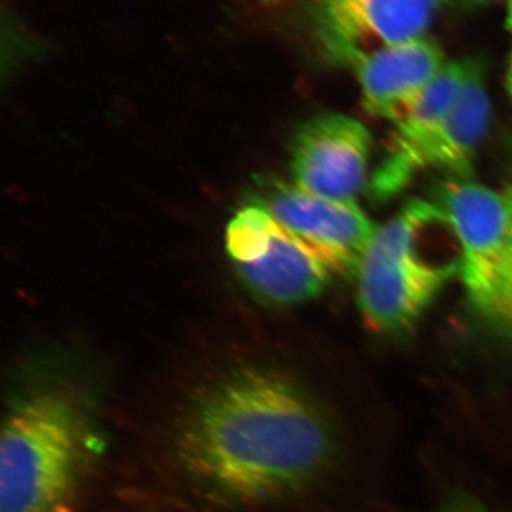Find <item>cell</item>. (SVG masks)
<instances>
[{
    "mask_svg": "<svg viewBox=\"0 0 512 512\" xmlns=\"http://www.w3.org/2000/svg\"><path fill=\"white\" fill-rule=\"evenodd\" d=\"M443 512H501L493 510V508L487 507V505L478 503L476 500L471 498L463 497L457 498V500L451 501L450 504L446 505Z\"/></svg>",
    "mask_w": 512,
    "mask_h": 512,
    "instance_id": "12",
    "label": "cell"
},
{
    "mask_svg": "<svg viewBox=\"0 0 512 512\" xmlns=\"http://www.w3.org/2000/svg\"><path fill=\"white\" fill-rule=\"evenodd\" d=\"M174 450L195 484L238 504L305 490L330 466L332 429L318 403L285 376L242 367L192 397Z\"/></svg>",
    "mask_w": 512,
    "mask_h": 512,
    "instance_id": "1",
    "label": "cell"
},
{
    "mask_svg": "<svg viewBox=\"0 0 512 512\" xmlns=\"http://www.w3.org/2000/svg\"><path fill=\"white\" fill-rule=\"evenodd\" d=\"M447 0H319V32L330 56L353 57L423 37Z\"/></svg>",
    "mask_w": 512,
    "mask_h": 512,
    "instance_id": "9",
    "label": "cell"
},
{
    "mask_svg": "<svg viewBox=\"0 0 512 512\" xmlns=\"http://www.w3.org/2000/svg\"><path fill=\"white\" fill-rule=\"evenodd\" d=\"M436 202L460 252V274L474 306L490 316L500 298L511 252L510 211L504 192L466 180L440 185Z\"/></svg>",
    "mask_w": 512,
    "mask_h": 512,
    "instance_id": "5",
    "label": "cell"
},
{
    "mask_svg": "<svg viewBox=\"0 0 512 512\" xmlns=\"http://www.w3.org/2000/svg\"><path fill=\"white\" fill-rule=\"evenodd\" d=\"M468 2H470V3H476V5H477V3L487 2V0H468Z\"/></svg>",
    "mask_w": 512,
    "mask_h": 512,
    "instance_id": "15",
    "label": "cell"
},
{
    "mask_svg": "<svg viewBox=\"0 0 512 512\" xmlns=\"http://www.w3.org/2000/svg\"><path fill=\"white\" fill-rule=\"evenodd\" d=\"M419 212L404 210L376 228L357 271V305L369 329L412 328L434 296L460 272V262H433L421 254L429 229Z\"/></svg>",
    "mask_w": 512,
    "mask_h": 512,
    "instance_id": "3",
    "label": "cell"
},
{
    "mask_svg": "<svg viewBox=\"0 0 512 512\" xmlns=\"http://www.w3.org/2000/svg\"><path fill=\"white\" fill-rule=\"evenodd\" d=\"M488 120L490 100L485 92L483 70L473 60L466 83L446 120L409 150L387 153L377 165L370 191L377 200H389L427 170L444 171L464 180L470 174Z\"/></svg>",
    "mask_w": 512,
    "mask_h": 512,
    "instance_id": "6",
    "label": "cell"
},
{
    "mask_svg": "<svg viewBox=\"0 0 512 512\" xmlns=\"http://www.w3.org/2000/svg\"><path fill=\"white\" fill-rule=\"evenodd\" d=\"M372 136L359 120L326 114L303 124L292 144L291 174L299 190L357 202L369 173Z\"/></svg>",
    "mask_w": 512,
    "mask_h": 512,
    "instance_id": "8",
    "label": "cell"
},
{
    "mask_svg": "<svg viewBox=\"0 0 512 512\" xmlns=\"http://www.w3.org/2000/svg\"><path fill=\"white\" fill-rule=\"evenodd\" d=\"M507 89H508V93H510V96L512 99V57H511L510 67H508Z\"/></svg>",
    "mask_w": 512,
    "mask_h": 512,
    "instance_id": "13",
    "label": "cell"
},
{
    "mask_svg": "<svg viewBox=\"0 0 512 512\" xmlns=\"http://www.w3.org/2000/svg\"><path fill=\"white\" fill-rule=\"evenodd\" d=\"M363 107L379 119L400 120L413 109L444 69V53L434 40L419 37L353 57Z\"/></svg>",
    "mask_w": 512,
    "mask_h": 512,
    "instance_id": "10",
    "label": "cell"
},
{
    "mask_svg": "<svg viewBox=\"0 0 512 512\" xmlns=\"http://www.w3.org/2000/svg\"><path fill=\"white\" fill-rule=\"evenodd\" d=\"M508 202V211H510L511 225V252L510 261H508L507 274H505L503 289H501L500 298L495 303L493 312L488 319L495 323L504 333L512 339V187L504 191Z\"/></svg>",
    "mask_w": 512,
    "mask_h": 512,
    "instance_id": "11",
    "label": "cell"
},
{
    "mask_svg": "<svg viewBox=\"0 0 512 512\" xmlns=\"http://www.w3.org/2000/svg\"><path fill=\"white\" fill-rule=\"evenodd\" d=\"M103 447L99 414L72 384L16 394L0 440V512H77Z\"/></svg>",
    "mask_w": 512,
    "mask_h": 512,
    "instance_id": "2",
    "label": "cell"
},
{
    "mask_svg": "<svg viewBox=\"0 0 512 512\" xmlns=\"http://www.w3.org/2000/svg\"><path fill=\"white\" fill-rule=\"evenodd\" d=\"M507 28L512 32V0L510 6H508Z\"/></svg>",
    "mask_w": 512,
    "mask_h": 512,
    "instance_id": "14",
    "label": "cell"
},
{
    "mask_svg": "<svg viewBox=\"0 0 512 512\" xmlns=\"http://www.w3.org/2000/svg\"><path fill=\"white\" fill-rule=\"evenodd\" d=\"M225 242L242 282L266 305L292 306L316 298L333 274L305 242L252 202L229 221Z\"/></svg>",
    "mask_w": 512,
    "mask_h": 512,
    "instance_id": "4",
    "label": "cell"
},
{
    "mask_svg": "<svg viewBox=\"0 0 512 512\" xmlns=\"http://www.w3.org/2000/svg\"><path fill=\"white\" fill-rule=\"evenodd\" d=\"M315 251L333 274H356L376 228L357 202L316 197L281 181L261 184L251 200Z\"/></svg>",
    "mask_w": 512,
    "mask_h": 512,
    "instance_id": "7",
    "label": "cell"
}]
</instances>
